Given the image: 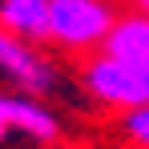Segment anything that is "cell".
Masks as SVG:
<instances>
[{"mask_svg": "<svg viewBox=\"0 0 149 149\" xmlns=\"http://www.w3.org/2000/svg\"><path fill=\"white\" fill-rule=\"evenodd\" d=\"M0 28L32 45H49V0H0Z\"/></svg>", "mask_w": 149, "mask_h": 149, "instance_id": "8992f818", "label": "cell"}, {"mask_svg": "<svg viewBox=\"0 0 149 149\" xmlns=\"http://www.w3.org/2000/svg\"><path fill=\"white\" fill-rule=\"evenodd\" d=\"M77 89L97 109L125 113V109H137V105L149 101V77L137 73L117 52L97 49L89 56H81V65H77Z\"/></svg>", "mask_w": 149, "mask_h": 149, "instance_id": "7a4b0ae2", "label": "cell"}, {"mask_svg": "<svg viewBox=\"0 0 149 149\" xmlns=\"http://www.w3.org/2000/svg\"><path fill=\"white\" fill-rule=\"evenodd\" d=\"M0 81H8L12 89L36 93V97H56L65 89V73L49 52L4 28H0Z\"/></svg>", "mask_w": 149, "mask_h": 149, "instance_id": "277c9868", "label": "cell"}, {"mask_svg": "<svg viewBox=\"0 0 149 149\" xmlns=\"http://www.w3.org/2000/svg\"><path fill=\"white\" fill-rule=\"evenodd\" d=\"M121 8L113 0H49V49L65 56H89L105 49Z\"/></svg>", "mask_w": 149, "mask_h": 149, "instance_id": "6da1fadb", "label": "cell"}, {"mask_svg": "<svg viewBox=\"0 0 149 149\" xmlns=\"http://www.w3.org/2000/svg\"><path fill=\"white\" fill-rule=\"evenodd\" d=\"M20 137L28 145H56L65 141V117L49 105V97H36L24 89H0V145Z\"/></svg>", "mask_w": 149, "mask_h": 149, "instance_id": "3957f363", "label": "cell"}, {"mask_svg": "<svg viewBox=\"0 0 149 149\" xmlns=\"http://www.w3.org/2000/svg\"><path fill=\"white\" fill-rule=\"evenodd\" d=\"M117 137L125 149H149V101L117 113Z\"/></svg>", "mask_w": 149, "mask_h": 149, "instance_id": "52a82bcc", "label": "cell"}, {"mask_svg": "<svg viewBox=\"0 0 149 149\" xmlns=\"http://www.w3.org/2000/svg\"><path fill=\"white\" fill-rule=\"evenodd\" d=\"M129 8H133V12H145V16H149V0H129Z\"/></svg>", "mask_w": 149, "mask_h": 149, "instance_id": "ba28073f", "label": "cell"}, {"mask_svg": "<svg viewBox=\"0 0 149 149\" xmlns=\"http://www.w3.org/2000/svg\"><path fill=\"white\" fill-rule=\"evenodd\" d=\"M105 49L117 52L137 73L149 77V16L145 12H133V8L121 12L117 24H113V32H109V40H105Z\"/></svg>", "mask_w": 149, "mask_h": 149, "instance_id": "5b68a950", "label": "cell"}]
</instances>
